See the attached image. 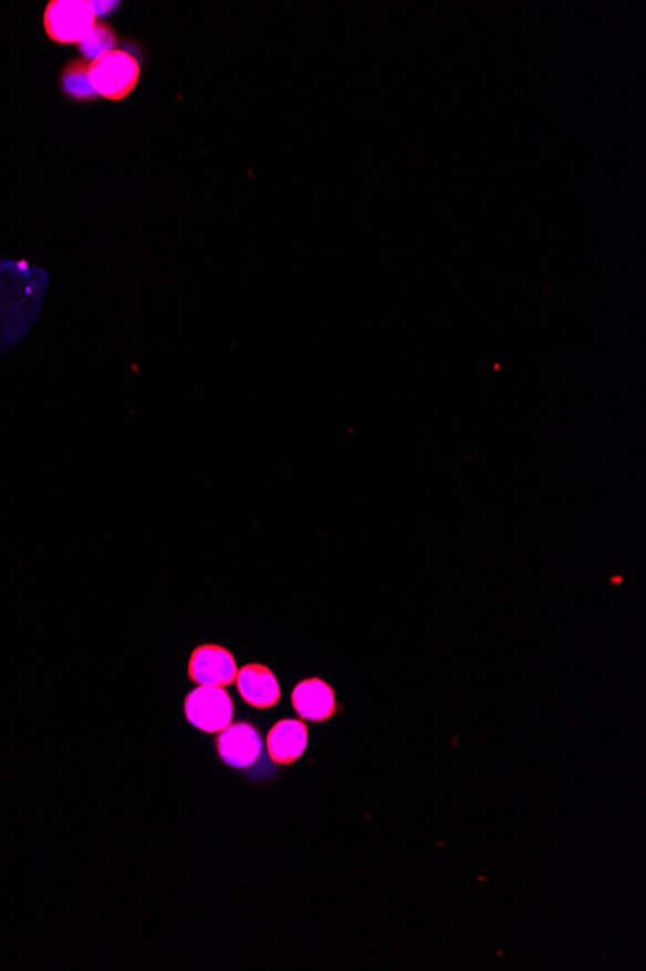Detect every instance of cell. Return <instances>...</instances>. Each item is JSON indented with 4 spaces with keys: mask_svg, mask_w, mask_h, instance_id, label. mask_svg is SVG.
Instances as JSON below:
<instances>
[{
    "mask_svg": "<svg viewBox=\"0 0 646 971\" xmlns=\"http://www.w3.org/2000/svg\"><path fill=\"white\" fill-rule=\"evenodd\" d=\"M186 720L206 733H221L232 723L235 704L229 692L221 686L194 689L185 700Z\"/></svg>",
    "mask_w": 646,
    "mask_h": 971,
    "instance_id": "obj_3",
    "label": "cell"
},
{
    "mask_svg": "<svg viewBox=\"0 0 646 971\" xmlns=\"http://www.w3.org/2000/svg\"><path fill=\"white\" fill-rule=\"evenodd\" d=\"M217 751L232 768H250L262 754V737L250 723H231L217 738Z\"/></svg>",
    "mask_w": 646,
    "mask_h": 971,
    "instance_id": "obj_5",
    "label": "cell"
},
{
    "mask_svg": "<svg viewBox=\"0 0 646 971\" xmlns=\"http://www.w3.org/2000/svg\"><path fill=\"white\" fill-rule=\"evenodd\" d=\"M142 66L136 56L126 49H111L90 61L87 79L97 97L108 102H123L138 86Z\"/></svg>",
    "mask_w": 646,
    "mask_h": 971,
    "instance_id": "obj_1",
    "label": "cell"
},
{
    "mask_svg": "<svg viewBox=\"0 0 646 971\" xmlns=\"http://www.w3.org/2000/svg\"><path fill=\"white\" fill-rule=\"evenodd\" d=\"M97 22V9L87 0H51L43 14L46 35L62 45H80Z\"/></svg>",
    "mask_w": 646,
    "mask_h": 971,
    "instance_id": "obj_2",
    "label": "cell"
},
{
    "mask_svg": "<svg viewBox=\"0 0 646 971\" xmlns=\"http://www.w3.org/2000/svg\"><path fill=\"white\" fill-rule=\"evenodd\" d=\"M237 661L223 645L201 644L194 650L188 663V676L201 686H229L237 681Z\"/></svg>",
    "mask_w": 646,
    "mask_h": 971,
    "instance_id": "obj_4",
    "label": "cell"
},
{
    "mask_svg": "<svg viewBox=\"0 0 646 971\" xmlns=\"http://www.w3.org/2000/svg\"><path fill=\"white\" fill-rule=\"evenodd\" d=\"M237 689L242 700L254 707H273L281 700L278 676L262 663H250L239 669Z\"/></svg>",
    "mask_w": 646,
    "mask_h": 971,
    "instance_id": "obj_6",
    "label": "cell"
},
{
    "mask_svg": "<svg viewBox=\"0 0 646 971\" xmlns=\"http://www.w3.org/2000/svg\"><path fill=\"white\" fill-rule=\"evenodd\" d=\"M116 41H118V35H116L115 28L107 22H97L93 32L80 43V53L87 61H93L95 56L115 49Z\"/></svg>",
    "mask_w": 646,
    "mask_h": 971,
    "instance_id": "obj_10",
    "label": "cell"
},
{
    "mask_svg": "<svg viewBox=\"0 0 646 971\" xmlns=\"http://www.w3.org/2000/svg\"><path fill=\"white\" fill-rule=\"evenodd\" d=\"M309 745V730L299 720H281L268 733V753L271 761L289 766L299 761Z\"/></svg>",
    "mask_w": 646,
    "mask_h": 971,
    "instance_id": "obj_8",
    "label": "cell"
},
{
    "mask_svg": "<svg viewBox=\"0 0 646 971\" xmlns=\"http://www.w3.org/2000/svg\"><path fill=\"white\" fill-rule=\"evenodd\" d=\"M87 69H90V61L82 55L64 64L61 72L62 94L74 102H95L97 95L93 92L90 79H87Z\"/></svg>",
    "mask_w": 646,
    "mask_h": 971,
    "instance_id": "obj_9",
    "label": "cell"
},
{
    "mask_svg": "<svg viewBox=\"0 0 646 971\" xmlns=\"http://www.w3.org/2000/svg\"><path fill=\"white\" fill-rule=\"evenodd\" d=\"M293 707L302 720L325 722L337 712V702L330 684L322 679H306L296 684L291 694Z\"/></svg>",
    "mask_w": 646,
    "mask_h": 971,
    "instance_id": "obj_7",
    "label": "cell"
}]
</instances>
